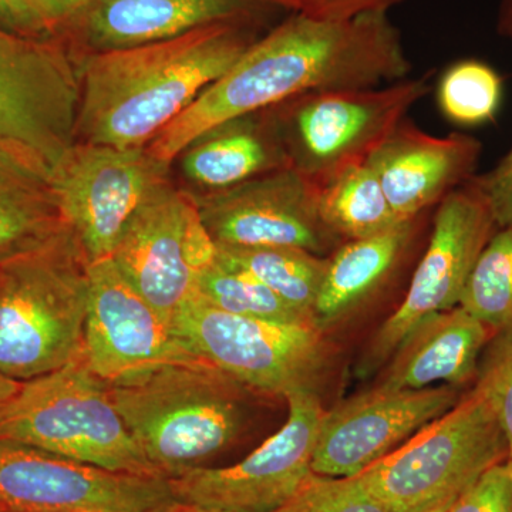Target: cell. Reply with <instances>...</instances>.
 <instances>
[{
  "label": "cell",
  "mask_w": 512,
  "mask_h": 512,
  "mask_svg": "<svg viewBox=\"0 0 512 512\" xmlns=\"http://www.w3.org/2000/svg\"><path fill=\"white\" fill-rule=\"evenodd\" d=\"M412 63L389 13L343 22L293 15L244 55L147 146L170 165L212 128L313 92L370 89L409 77Z\"/></svg>",
  "instance_id": "6da1fadb"
},
{
  "label": "cell",
  "mask_w": 512,
  "mask_h": 512,
  "mask_svg": "<svg viewBox=\"0 0 512 512\" xmlns=\"http://www.w3.org/2000/svg\"><path fill=\"white\" fill-rule=\"evenodd\" d=\"M252 43L241 22H224L150 45L89 53L80 63L77 141L147 147Z\"/></svg>",
  "instance_id": "7a4b0ae2"
},
{
  "label": "cell",
  "mask_w": 512,
  "mask_h": 512,
  "mask_svg": "<svg viewBox=\"0 0 512 512\" xmlns=\"http://www.w3.org/2000/svg\"><path fill=\"white\" fill-rule=\"evenodd\" d=\"M89 258L69 228L0 262V372L18 382L82 356Z\"/></svg>",
  "instance_id": "3957f363"
},
{
  "label": "cell",
  "mask_w": 512,
  "mask_h": 512,
  "mask_svg": "<svg viewBox=\"0 0 512 512\" xmlns=\"http://www.w3.org/2000/svg\"><path fill=\"white\" fill-rule=\"evenodd\" d=\"M244 384L208 362L161 367L111 386L133 439L165 478L183 476L227 448L245 421Z\"/></svg>",
  "instance_id": "277c9868"
},
{
  "label": "cell",
  "mask_w": 512,
  "mask_h": 512,
  "mask_svg": "<svg viewBox=\"0 0 512 512\" xmlns=\"http://www.w3.org/2000/svg\"><path fill=\"white\" fill-rule=\"evenodd\" d=\"M0 440L137 476L163 477L151 466L111 399L110 384L83 356L20 383L0 403Z\"/></svg>",
  "instance_id": "5b68a950"
},
{
  "label": "cell",
  "mask_w": 512,
  "mask_h": 512,
  "mask_svg": "<svg viewBox=\"0 0 512 512\" xmlns=\"http://www.w3.org/2000/svg\"><path fill=\"white\" fill-rule=\"evenodd\" d=\"M507 457L497 417L474 389L357 478L389 512H426L447 507Z\"/></svg>",
  "instance_id": "8992f818"
},
{
  "label": "cell",
  "mask_w": 512,
  "mask_h": 512,
  "mask_svg": "<svg viewBox=\"0 0 512 512\" xmlns=\"http://www.w3.org/2000/svg\"><path fill=\"white\" fill-rule=\"evenodd\" d=\"M181 342L247 389L284 399L318 393L330 365L316 325H286L221 311L195 295L171 322Z\"/></svg>",
  "instance_id": "52a82bcc"
},
{
  "label": "cell",
  "mask_w": 512,
  "mask_h": 512,
  "mask_svg": "<svg viewBox=\"0 0 512 512\" xmlns=\"http://www.w3.org/2000/svg\"><path fill=\"white\" fill-rule=\"evenodd\" d=\"M430 77L306 93L272 107L291 167L319 185L350 164L366 163L430 92Z\"/></svg>",
  "instance_id": "ba28073f"
},
{
  "label": "cell",
  "mask_w": 512,
  "mask_h": 512,
  "mask_svg": "<svg viewBox=\"0 0 512 512\" xmlns=\"http://www.w3.org/2000/svg\"><path fill=\"white\" fill-rule=\"evenodd\" d=\"M431 228L402 303L370 340L360 363L365 375L390 360L421 322L460 305L468 278L498 229L473 178L437 205Z\"/></svg>",
  "instance_id": "9c48e42d"
},
{
  "label": "cell",
  "mask_w": 512,
  "mask_h": 512,
  "mask_svg": "<svg viewBox=\"0 0 512 512\" xmlns=\"http://www.w3.org/2000/svg\"><path fill=\"white\" fill-rule=\"evenodd\" d=\"M215 256L194 194L168 181L141 205L110 258L171 328Z\"/></svg>",
  "instance_id": "30bf717a"
},
{
  "label": "cell",
  "mask_w": 512,
  "mask_h": 512,
  "mask_svg": "<svg viewBox=\"0 0 512 512\" xmlns=\"http://www.w3.org/2000/svg\"><path fill=\"white\" fill-rule=\"evenodd\" d=\"M170 165L147 147L77 141L53 173L64 224L90 262L110 258L141 205L168 181Z\"/></svg>",
  "instance_id": "8fae6325"
},
{
  "label": "cell",
  "mask_w": 512,
  "mask_h": 512,
  "mask_svg": "<svg viewBox=\"0 0 512 512\" xmlns=\"http://www.w3.org/2000/svg\"><path fill=\"white\" fill-rule=\"evenodd\" d=\"M288 419L234 466L200 467L168 478L175 500L221 512H276L311 477L323 409L318 393L286 399Z\"/></svg>",
  "instance_id": "7c38bea8"
},
{
  "label": "cell",
  "mask_w": 512,
  "mask_h": 512,
  "mask_svg": "<svg viewBox=\"0 0 512 512\" xmlns=\"http://www.w3.org/2000/svg\"><path fill=\"white\" fill-rule=\"evenodd\" d=\"M0 503L10 512H171L168 478L137 476L0 440Z\"/></svg>",
  "instance_id": "4fadbf2b"
},
{
  "label": "cell",
  "mask_w": 512,
  "mask_h": 512,
  "mask_svg": "<svg viewBox=\"0 0 512 512\" xmlns=\"http://www.w3.org/2000/svg\"><path fill=\"white\" fill-rule=\"evenodd\" d=\"M194 197L215 245L292 247L330 256L343 244L322 220L318 184L292 167Z\"/></svg>",
  "instance_id": "5bb4252c"
},
{
  "label": "cell",
  "mask_w": 512,
  "mask_h": 512,
  "mask_svg": "<svg viewBox=\"0 0 512 512\" xmlns=\"http://www.w3.org/2000/svg\"><path fill=\"white\" fill-rule=\"evenodd\" d=\"M82 356L111 386L140 382L161 367L202 362L111 258L89 264Z\"/></svg>",
  "instance_id": "9a60e30c"
},
{
  "label": "cell",
  "mask_w": 512,
  "mask_h": 512,
  "mask_svg": "<svg viewBox=\"0 0 512 512\" xmlns=\"http://www.w3.org/2000/svg\"><path fill=\"white\" fill-rule=\"evenodd\" d=\"M457 387L376 389L352 397L323 414L312 471L355 477L406 443L458 402Z\"/></svg>",
  "instance_id": "2e32d148"
},
{
  "label": "cell",
  "mask_w": 512,
  "mask_h": 512,
  "mask_svg": "<svg viewBox=\"0 0 512 512\" xmlns=\"http://www.w3.org/2000/svg\"><path fill=\"white\" fill-rule=\"evenodd\" d=\"M483 144L468 134L431 136L403 120L366 160L394 214L409 220L476 175Z\"/></svg>",
  "instance_id": "e0dca14e"
},
{
  "label": "cell",
  "mask_w": 512,
  "mask_h": 512,
  "mask_svg": "<svg viewBox=\"0 0 512 512\" xmlns=\"http://www.w3.org/2000/svg\"><path fill=\"white\" fill-rule=\"evenodd\" d=\"M266 0H93L73 20L94 52L130 49L174 39L214 23L241 22Z\"/></svg>",
  "instance_id": "ac0fdd59"
},
{
  "label": "cell",
  "mask_w": 512,
  "mask_h": 512,
  "mask_svg": "<svg viewBox=\"0 0 512 512\" xmlns=\"http://www.w3.org/2000/svg\"><path fill=\"white\" fill-rule=\"evenodd\" d=\"M491 330L460 305L421 322L403 340L380 386L390 389L457 387L478 370V359Z\"/></svg>",
  "instance_id": "d6986e66"
},
{
  "label": "cell",
  "mask_w": 512,
  "mask_h": 512,
  "mask_svg": "<svg viewBox=\"0 0 512 512\" xmlns=\"http://www.w3.org/2000/svg\"><path fill=\"white\" fill-rule=\"evenodd\" d=\"M181 154L184 174L205 192L291 167L272 109L212 128Z\"/></svg>",
  "instance_id": "ffe728a7"
},
{
  "label": "cell",
  "mask_w": 512,
  "mask_h": 512,
  "mask_svg": "<svg viewBox=\"0 0 512 512\" xmlns=\"http://www.w3.org/2000/svg\"><path fill=\"white\" fill-rule=\"evenodd\" d=\"M64 229L52 171L0 143V262L42 247Z\"/></svg>",
  "instance_id": "44dd1931"
},
{
  "label": "cell",
  "mask_w": 512,
  "mask_h": 512,
  "mask_svg": "<svg viewBox=\"0 0 512 512\" xmlns=\"http://www.w3.org/2000/svg\"><path fill=\"white\" fill-rule=\"evenodd\" d=\"M423 215L400 221L372 237L343 242L329 256L313 312L319 329L348 315L390 278L412 244Z\"/></svg>",
  "instance_id": "7402d4cb"
},
{
  "label": "cell",
  "mask_w": 512,
  "mask_h": 512,
  "mask_svg": "<svg viewBox=\"0 0 512 512\" xmlns=\"http://www.w3.org/2000/svg\"><path fill=\"white\" fill-rule=\"evenodd\" d=\"M318 202L322 220L345 242L372 237L403 221L366 163L350 164L320 183Z\"/></svg>",
  "instance_id": "603a6c76"
},
{
  "label": "cell",
  "mask_w": 512,
  "mask_h": 512,
  "mask_svg": "<svg viewBox=\"0 0 512 512\" xmlns=\"http://www.w3.org/2000/svg\"><path fill=\"white\" fill-rule=\"evenodd\" d=\"M217 255L245 269L276 295L315 322L316 301L329 256L292 247H229L217 245Z\"/></svg>",
  "instance_id": "cb8c5ba5"
},
{
  "label": "cell",
  "mask_w": 512,
  "mask_h": 512,
  "mask_svg": "<svg viewBox=\"0 0 512 512\" xmlns=\"http://www.w3.org/2000/svg\"><path fill=\"white\" fill-rule=\"evenodd\" d=\"M195 295L221 311L244 318L286 325H316L254 275L218 255L202 272Z\"/></svg>",
  "instance_id": "d4e9b609"
},
{
  "label": "cell",
  "mask_w": 512,
  "mask_h": 512,
  "mask_svg": "<svg viewBox=\"0 0 512 512\" xmlns=\"http://www.w3.org/2000/svg\"><path fill=\"white\" fill-rule=\"evenodd\" d=\"M460 306L494 338H512V227L498 228L481 252Z\"/></svg>",
  "instance_id": "484cf974"
},
{
  "label": "cell",
  "mask_w": 512,
  "mask_h": 512,
  "mask_svg": "<svg viewBox=\"0 0 512 512\" xmlns=\"http://www.w3.org/2000/svg\"><path fill=\"white\" fill-rule=\"evenodd\" d=\"M503 97V76L476 59L460 60L448 67L437 87L441 113L464 127L493 123Z\"/></svg>",
  "instance_id": "4316f807"
},
{
  "label": "cell",
  "mask_w": 512,
  "mask_h": 512,
  "mask_svg": "<svg viewBox=\"0 0 512 512\" xmlns=\"http://www.w3.org/2000/svg\"><path fill=\"white\" fill-rule=\"evenodd\" d=\"M276 512H389L359 478L312 473L298 493Z\"/></svg>",
  "instance_id": "83f0119b"
},
{
  "label": "cell",
  "mask_w": 512,
  "mask_h": 512,
  "mask_svg": "<svg viewBox=\"0 0 512 512\" xmlns=\"http://www.w3.org/2000/svg\"><path fill=\"white\" fill-rule=\"evenodd\" d=\"M490 404L507 441L512 463V338H494L476 386Z\"/></svg>",
  "instance_id": "f1b7e54d"
},
{
  "label": "cell",
  "mask_w": 512,
  "mask_h": 512,
  "mask_svg": "<svg viewBox=\"0 0 512 512\" xmlns=\"http://www.w3.org/2000/svg\"><path fill=\"white\" fill-rule=\"evenodd\" d=\"M444 512H512V463L488 468Z\"/></svg>",
  "instance_id": "f546056e"
},
{
  "label": "cell",
  "mask_w": 512,
  "mask_h": 512,
  "mask_svg": "<svg viewBox=\"0 0 512 512\" xmlns=\"http://www.w3.org/2000/svg\"><path fill=\"white\" fill-rule=\"evenodd\" d=\"M292 9L295 15L306 16L320 22H343L372 15L389 13L407 0H266Z\"/></svg>",
  "instance_id": "4dcf8cb0"
},
{
  "label": "cell",
  "mask_w": 512,
  "mask_h": 512,
  "mask_svg": "<svg viewBox=\"0 0 512 512\" xmlns=\"http://www.w3.org/2000/svg\"><path fill=\"white\" fill-rule=\"evenodd\" d=\"M473 183L484 195L497 227H512V147L493 170L474 175Z\"/></svg>",
  "instance_id": "1f68e13d"
},
{
  "label": "cell",
  "mask_w": 512,
  "mask_h": 512,
  "mask_svg": "<svg viewBox=\"0 0 512 512\" xmlns=\"http://www.w3.org/2000/svg\"><path fill=\"white\" fill-rule=\"evenodd\" d=\"M47 37L72 25L93 0H20Z\"/></svg>",
  "instance_id": "d6a6232c"
},
{
  "label": "cell",
  "mask_w": 512,
  "mask_h": 512,
  "mask_svg": "<svg viewBox=\"0 0 512 512\" xmlns=\"http://www.w3.org/2000/svg\"><path fill=\"white\" fill-rule=\"evenodd\" d=\"M0 29L20 36L47 37L20 0H0Z\"/></svg>",
  "instance_id": "836d02e7"
},
{
  "label": "cell",
  "mask_w": 512,
  "mask_h": 512,
  "mask_svg": "<svg viewBox=\"0 0 512 512\" xmlns=\"http://www.w3.org/2000/svg\"><path fill=\"white\" fill-rule=\"evenodd\" d=\"M498 32L512 40V0H501Z\"/></svg>",
  "instance_id": "e575fe53"
},
{
  "label": "cell",
  "mask_w": 512,
  "mask_h": 512,
  "mask_svg": "<svg viewBox=\"0 0 512 512\" xmlns=\"http://www.w3.org/2000/svg\"><path fill=\"white\" fill-rule=\"evenodd\" d=\"M20 382L18 380L10 379V377L3 375L0 372V403L6 402L16 392H18Z\"/></svg>",
  "instance_id": "d590c367"
},
{
  "label": "cell",
  "mask_w": 512,
  "mask_h": 512,
  "mask_svg": "<svg viewBox=\"0 0 512 512\" xmlns=\"http://www.w3.org/2000/svg\"><path fill=\"white\" fill-rule=\"evenodd\" d=\"M171 512H221L214 510H205V508L194 507V505L178 504Z\"/></svg>",
  "instance_id": "8d00e7d4"
},
{
  "label": "cell",
  "mask_w": 512,
  "mask_h": 512,
  "mask_svg": "<svg viewBox=\"0 0 512 512\" xmlns=\"http://www.w3.org/2000/svg\"><path fill=\"white\" fill-rule=\"evenodd\" d=\"M448 507V505H447ZM447 507L434 508V510L426 511V512H444Z\"/></svg>",
  "instance_id": "74e56055"
},
{
  "label": "cell",
  "mask_w": 512,
  "mask_h": 512,
  "mask_svg": "<svg viewBox=\"0 0 512 512\" xmlns=\"http://www.w3.org/2000/svg\"><path fill=\"white\" fill-rule=\"evenodd\" d=\"M5 511H8V510H6V508L3 507L2 503H0V512H5Z\"/></svg>",
  "instance_id": "f35d334b"
},
{
  "label": "cell",
  "mask_w": 512,
  "mask_h": 512,
  "mask_svg": "<svg viewBox=\"0 0 512 512\" xmlns=\"http://www.w3.org/2000/svg\"><path fill=\"white\" fill-rule=\"evenodd\" d=\"M5 512H10V511H5Z\"/></svg>",
  "instance_id": "ab89813d"
}]
</instances>
